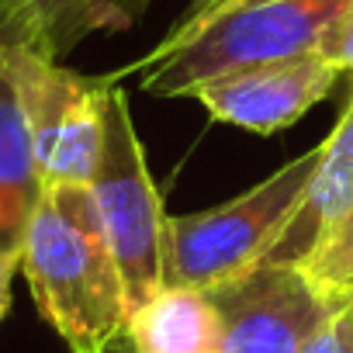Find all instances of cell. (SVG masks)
I'll return each instance as SVG.
<instances>
[{
  "label": "cell",
  "mask_w": 353,
  "mask_h": 353,
  "mask_svg": "<svg viewBox=\"0 0 353 353\" xmlns=\"http://www.w3.org/2000/svg\"><path fill=\"white\" fill-rule=\"evenodd\" d=\"M18 270H21V250H0V319L11 312V288Z\"/></svg>",
  "instance_id": "15"
},
{
  "label": "cell",
  "mask_w": 353,
  "mask_h": 353,
  "mask_svg": "<svg viewBox=\"0 0 353 353\" xmlns=\"http://www.w3.org/2000/svg\"><path fill=\"white\" fill-rule=\"evenodd\" d=\"M101 159L90 176V194L111 246V256L121 274L128 315L142 308L156 291H163V201L149 176L128 97L111 80H104L101 94Z\"/></svg>",
  "instance_id": "4"
},
{
  "label": "cell",
  "mask_w": 353,
  "mask_h": 353,
  "mask_svg": "<svg viewBox=\"0 0 353 353\" xmlns=\"http://www.w3.org/2000/svg\"><path fill=\"white\" fill-rule=\"evenodd\" d=\"M104 28V0H0V46L18 42L59 59Z\"/></svg>",
  "instance_id": "10"
},
{
  "label": "cell",
  "mask_w": 353,
  "mask_h": 353,
  "mask_svg": "<svg viewBox=\"0 0 353 353\" xmlns=\"http://www.w3.org/2000/svg\"><path fill=\"white\" fill-rule=\"evenodd\" d=\"M222 308L215 353H298L350 294H325L294 263H260L205 288ZM108 353H128L118 343Z\"/></svg>",
  "instance_id": "6"
},
{
  "label": "cell",
  "mask_w": 353,
  "mask_h": 353,
  "mask_svg": "<svg viewBox=\"0 0 353 353\" xmlns=\"http://www.w3.org/2000/svg\"><path fill=\"white\" fill-rule=\"evenodd\" d=\"M298 353H353V294L332 312V319Z\"/></svg>",
  "instance_id": "13"
},
{
  "label": "cell",
  "mask_w": 353,
  "mask_h": 353,
  "mask_svg": "<svg viewBox=\"0 0 353 353\" xmlns=\"http://www.w3.org/2000/svg\"><path fill=\"white\" fill-rule=\"evenodd\" d=\"M322 145L284 163L263 184L246 194L198 212L166 219L163 225V288H215L253 267H260L294 215L312 173L319 166Z\"/></svg>",
  "instance_id": "3"
},
{
  "label": "cell",
  "mask_w": 353,
  "mask_h": 353,
  "mask_svg": "<svg viewBox=\"0 0 353 353\" xmlns=\"http://www.w3.org/2000/svg\"><path fill=\"white\" fill-rule=\"evenodd\" d=\"M322 59H329L332 66H339L343 73H353V8L325 32V39L315 49Z\"/></svg>",
  "instance_id": "14"
},
{
  "label": "cell",
  "mask_w": 353,
  "mask_h": 353,
  "mask_svg": "<svg viewBox=\"0 0 353 353\" xmlns=\"http://www.w3.org/2000/svg\"><path fill=\"white\" fill-rule=\"evenodd\" d=\"M212 4H219V0H194V8H191L188 14H198V11H205V8H212Z\"/></svg>",
  "instance_id": "17"
},
{
  "label": "cell",
  "mask_w": 353,
  "mask_h": 353,
  "mask_svg": "<svg viewBox=\"0 0 353 353\" xmlns=\"http://www.w3.org/2000/svg\"><path fill=\"white\" fill-rule=\"evenodd\" d=\"M339 73L343 70L319 52H305L201 80L188 97H194L215 121L270 135L294 125L312 104L329 97Z\"/></svg>",
  "instance_id": "7"
},
{
  "label": "cell",
  "mask_w": 353,
  "mask_h": 353,
  "mask_svg": "<svg viewBox=\"0 0 353 353\" xmlns=\"http://www.w3.org/2000/svg\"><path fill=\"white\" fill-rule=\"evenodd\" d=\"M42 194L28 128L11 83L0 73V250H21L25 225Z\"/></svg>",
  "instance_id": "11"
},
{
  "label": "cell",
  "mask_w": 353,
  "mask_h": 353,
  "mask_svg": "<svg viewBox=\"0 0 353 353\" xmlns=\"http://www.w3.org/2000/svg\"><path fill=\"white\" fill-rule=\"evenodd\" d=\"M222 339V308L212 291L163 288L125 322L114 339L128 353H215Z\"/></svg>",
  "instance_id": "9"
},
{
  "label": "cell",
  "mask_w": 353,
  "mask_h": 353,
  "mask_svg": "<svg viewBox=\"0 0 353 353\" xmlns=\"http://www.w3.org/2000/svg\"><path fill=\"white\" fill-rule=\"evenodd\" d=\"M152 0H104V18H108V28H125L132 25Z\"/></svg>",
  "instance_id": "16"
},
{
  "label": "cell",
  "mask_w": 353,
  "mask_h": 353,
  "mask_svg": "<svg viewBox=\"0 0 353 353\" xmlns=\"http://www.w3.org/2000/svg\"><path fill=\"white\" fill-rule=\"evenodd\" d=\"M298 267L325 294H353V208Z\"/></svg>",
  "instance_id": "12"
},
{
  "label": "cell",
  "mask_w": 353,
  "mask_h": 353,
  "mask_svg": "<svg viewBox=\"0 0 353 353\" xmlns=\"http://www.w3.org/2000/svg\"><path fill=\"white\" fill-rule=\"evenodd\" d=\"M350 208H353V90H350L346 111L339 114V125L322 142L319 166L294 215L274 239L263 263H294V267L305 263L312 250L343 222Z\"/></svg>",
  "instance_id": "8"
},
{
  "label": "cell",
  "mask_w": 353,
  "mask_h": 353,
  "mask_svg": "<svg viewBox=\"0 0 353 353\" xmlns=\"http://www.w3.org/2000/svg\"><path fill=\"white\" fill-rule=\"evenodd\" d=\"M353 0H219L184 14L135 66L145 94L188 97L201 80L315 52Z\"/></svg>",
  "instance_id": "2"
},
{
  "label": "cell",
  "mask_w": 353,
  "mask_h": 353,
  "mask_svg": "<svg viewBox=\"0 0 353 353\" xmlns=\"http://www.w3.org/2000/svg\"><path fill=\"white\" fill-rule=\"evenodd\" d=\"M0 73L21 108L39 184H90L101 159L104 80L77 77L32 46H0Z\"/></svg>",
  "instance_id": "5"
},
{
  "label": "cell",
  "mask_w": 353,
  "mask_h": 353,
  "mask_svg": "<svg viewBox=\"0 0 353 353\" xmlns=\"http://www.w3.org/2000/svg\"><path fill=\"white\" fill-rule=\"evenodd\" d=\"M21 274L70 353H108L128 301L87 184L42 188L21 236Z\"/></svg>",
  "instance_id": "1"
}]
</instances>
